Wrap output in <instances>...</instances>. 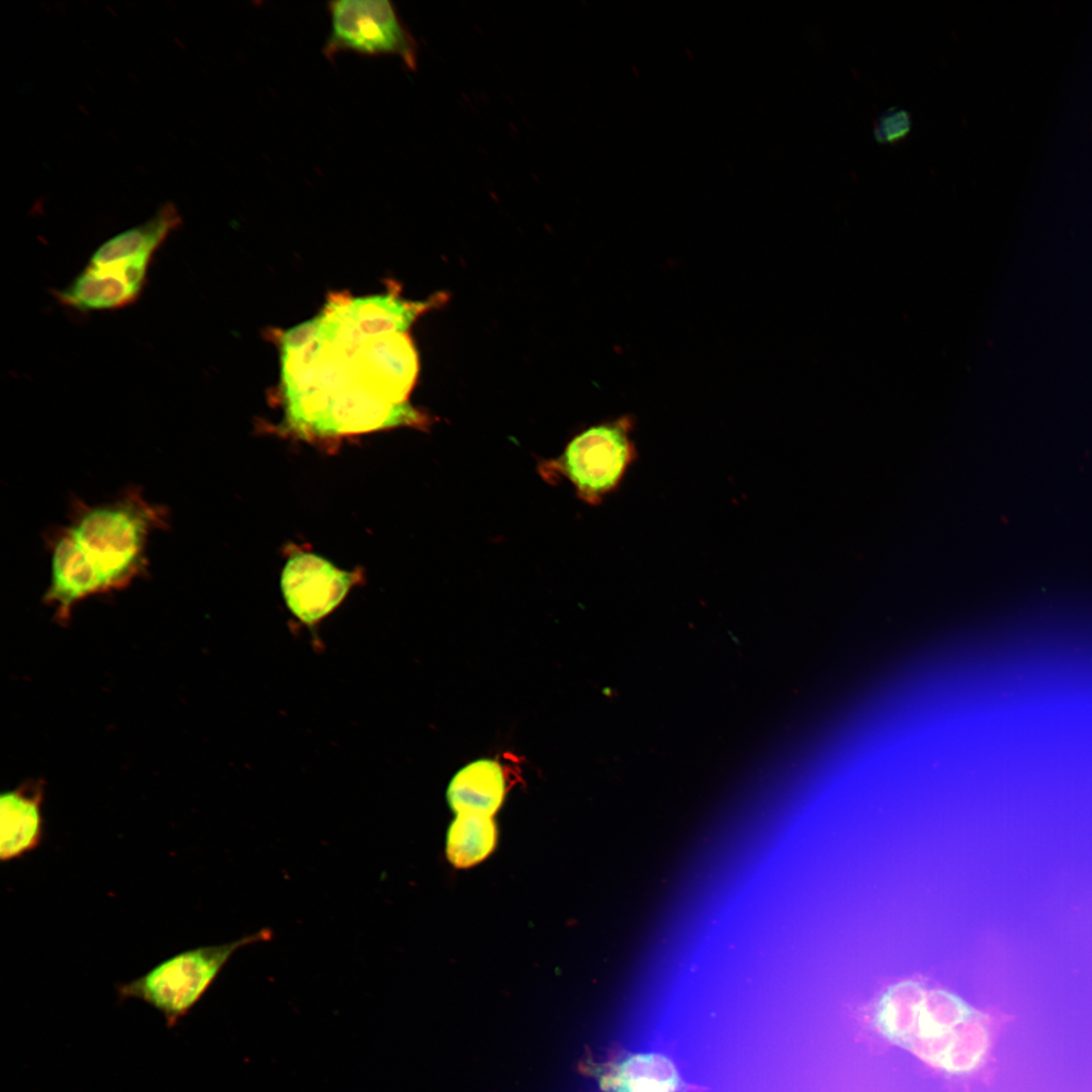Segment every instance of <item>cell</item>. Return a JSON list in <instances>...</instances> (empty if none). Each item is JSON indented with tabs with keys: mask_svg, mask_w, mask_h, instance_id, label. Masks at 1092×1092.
Returning a JSON list of instances; mask_svg holds the SVG:
<instances>
[{
	"mask_svg": "<svg viewBox=\"0 0 1092 1092\" xmlns=\"http://www.w3.org/2000/svg\"><path fill=\"white\" fill-rule=\"evenodd\" d=\"M436 295L427 301L402 300L393 294L364 298L333 297L327 305L354 324L365 336L405 333L415 320L444 300Z\"/></svg>",
	"mask_w": 1092,
	"mask_h": 1092,
	"instance_id": "8",
	"label": "cell"
},
{
	"mask_svg": "<svg viewBox=\"0 0 1092 1092\" xmlns=\"http://www.w3.org/2000/svg\"><path fill=\"white\" fill-rule=\"evenodd\" d=\"M630 420L594 426L575 436L557 459L543 462L546 478L563 475L585 503L598 505L621 483L637 458Z\"/></svg>",
	"mask_w": 1092,
	"mask_h": 1092,
	"instance_id": "4",
	"label": "cell"
},
{
	"mask_svg": "<svg viewBox=\"0 0 1092 1092\" xmlns=\"http://www.w3.org/2000/svg\"><path fill=\"white\" fill-rule=\"evenodd\" d=\"M495 843L496 827L492 817L461 813L449 827L446 854L454 867L469 868L486 858Z\"/></svg>",
	"mask_w": 1092,
	"mask_h": 1092,
	"instance_id": "13",
	"label": "cell"
},
{
	"mask_svg": "<svg viewBox=\"0 0 1092 1092\" xmlns=\"http://www.w3.org/2000/svg\"><path fill=\"white\" fill-rule=\"evenodd\" d=\"M42 786L24 785L0 797V858L10 861L39 846L43 837Z\"/></svg>",
	"mask_w": 1092,
	"mask_h": 1092,
	"instance_id": "9",
	"label": "cell"
},
{
	"mask_svg": "<svg viewBox=\"0 0 1092 1092\" xmlns=\"http://www.w3.org/2000/svg\"><path fill=\"white\" fill-rule=\"evenodd\" d=\"M604 1092H686L674 1065L658 1054H632L600 1068Z\"/></svg>",
	"mask_w": 1092,
	"mask_h": 1092,
	"instance_id": "11",
	"label": "cell"
},
{
	"mask_svg": "<svg viewBox=\"0 0 1092 1092\" xmlns=\"http://www.w3.org/2000/svg\"><path fill=\"white\" fill-rule=\"evenodd\" d=\"M168 526V512L136 486L114 500L73 503L69 521L48 536L50 579L44 601L66 620L81 601L126 587L148 567L150 536Z\"/></svg>",
	"mask_w": 1092,
	"mask_h": 1092,
	"instance_id": "1",
	"label": "cell"
},
{
	"mask_svg": "<svg viewBox=\"0 0 1092 1092\" xmlns=\"http://www.w3.org/2000/svg\"><path fill=\"white\" fill-rule=\"evenodd\" d=\"M901 999L894 990L873 1007L874 1030L948 1076H968L986 1062L991 1033L986 1016L947 993Z\"/></svg>",
	"mask_w": 1092,
	"mask_h": 1092,
	"instance_id": "2",
	"label": "cell"
},
{
	"mask_svg": "<svg viewBox=\"0 0 1092 1092\" xmlns=\"http://www.w3.org/2000/svg\"><path fill=\"white\" fill-rule=\"evenodd\" d=\"M910 129L911 116L904 109H889L874 122V136L881 144H895L904 139Z\"/></svg>",
	"mask_w": 1092,
	"mask_h": 1092,
	"instance_id": "14",
	"label": "cell"
},
{
	"mask_svg": "<svg viewBox=\"0 0 1092 1092\" xmlns=\"http://www.w3.org/2000/svg\"><path fill=\"white\" fill-rule=\"evenodd\" d=\"M330 31L323 48L333 60L341 52L366 57L395 56L410 70L418 64V44L389 0H336L327 3Z\"/></svg>",
	"mask_w": 1092,
	"mask_h": 1092,
	"instance_id": "5",
	"label": "cell"
},
{
	"mask_svg": "<svg viewBox=\"0 0 1092 1092\" xmlns=\"http://www.w3.org/2000/svg\"><path fill=\"white\" fill-rule=\"evenodd\" d=\"M271 937L263 930L228 943L179 952L145 975L116 987L119 1000L138 999L159 1011L172 1028L201 999L234 952Z\"/></svg>",
	"mask_w": 1092,
	"mask_h": 1092,
	"instance_id": "3",
	"label": "cell"
},
{
	"mask_svg": "<svg viewBox=\"0 0 1092 1092\" xmlns=\"http://www.w3.org/2000/svg\"><path fill=\"white\" fill-rule=\"evenodd\" d=\"M361 384L392 403H404L418 375V356L405 333L369 336L354 354Z\"/></svg>",
	"mask_w": 1092,
	"mask_h": 1092,
	"instance_id": "7",
	"label": "cell"
},
{
	"mask_svg": "<svg viewBox=\"0 0 1092 1092\" xmlns=\"http://www.w3.org/2000/svg\"><path fill=\"white\" fill-rule=\"evenodd\" d=\"M182 222L175 204L167 202L147 221L127 229L101 244L88 263H148Z\"/></svg>",
	"mask_w": 1092,
	"mask_h": 1092,
	"instance_id": "10",
	"label": "cell"
},
{
	"mask_svg": "<svg viewBox=\"0 0 1092 1092\" xmlns=\"http://www.w3.org/2000/svg\"><path fill=\"white\" fill-rule=\"evenodd\" d=\"M506 793L507 782L502 764L482 758L466 764L453 776L446 798L456 814L474 813L492 817L500 808Z\"/></svg>",
	"mask_w": 1092,
	"mask_h": 1092,
	"instance_id": "12",
	"label": "cell"
},
{
	"mask_svg": "<svg viewBox=\"0 0 1092 1092\" xmlns=\"http://www.w3.org/2000/svg\"><path fill=\"white\" fill-rule=\"evenodd\" d=\"M357 577L356 571L338 569L315 554L296 551L284 566L281 588L291 613L313 624L339 606Z\"/></svg>",
	"mask_w": 1092,
	"mask_h": 1092,
	"instance_id": "6",
	"label": "cell"
}]
</instances>
